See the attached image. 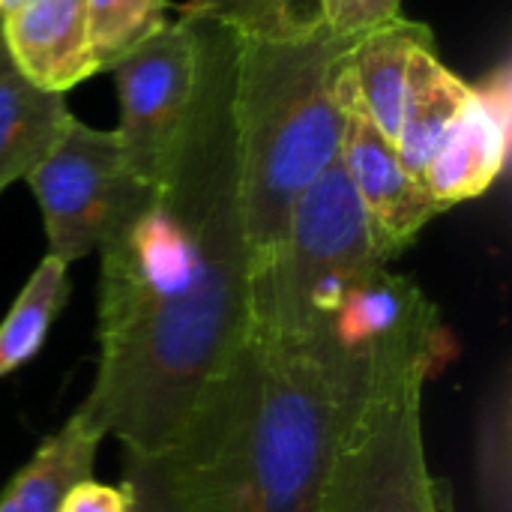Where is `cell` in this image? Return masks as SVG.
<instances>
[{
	"instance_id": "obj_14",
	"label": "cell",
	"mask_w": 512,
	"mask_h": 512,
	"mask_svg": "<svg viewBox=\"0 0 512 512\" xmlns=\"http://www.w3.org/2000/svg\"><path fill=\"white\" fill-rule=\"evenodd\" d=\"M471 90L474 84L441 63L438 48H423L414 54L402 96L399 132L393 138V147L408 174L417 180L423 177L444 132L471 99Z\"/></svg>"
},
{
	"instance_id": "obj_18",
	"label": "cell",
	"mask_w": 512,
	"mask_h": 512,
	"mask_svg": "<svg viewBox=\"0 0 512 512\" xmlns=\"http://www.w3.org/2000/svg\"><path fill=\"white\" fill-rule=\"evenodd\" d=\"M168 0H87V39L96 72H111L129 51L159 33Z\"/></svg>"
},
{
	"instance_id": "obj_16",
	"label": "cell",
	"mask_w": 512,
	"mask_h": 512,
	"mask_svg": "<svg viewBox=\"0 0 512 512\" xmlns=\"http://www.w3.org/2000/svg\"><path fill=\"white\" fill-rule=\"evenodd\" d=\"M69 300V267L45 255L0 321V381L27 366L45 345Z\"/></svg>"
},
{
	"instance_id": "obj_20",
	"label": "cell",
	"mask_w": 512,
	"mask_h": 512,
	"mask_svg": "<svg viewBox=\"0 0 512 512\" xmlns=\"http://www.w3.org/2000/svg\"><path fill=\"white\" fill-rule=\"evenodd\" d=\"M318 15L333 33L345 39H357L399 18L402 0H318Z\"/></svg>"
},
{
	"instance_id": "obj_19",
	"label": "cell",
	"mask_w": 512,
	"mask_h": 512,
	"mask_svg": "<svg viewBox=\"0 0 512 512\" xmlns=\"http://www.w3.org/2000/svg\"><path fill=\"white\" fill-rule=\"evenodd\" d=\"M177 18L186 24H219L237 36H273L297 27L306 15L297 0H186Z\"/></svg>"
},
{
	"instance_id": "obj_6",
	"label": "cell",
	"mask_w": 512,
	"mask_h": 512,
	"mask_svg": "<svg viewBox=\"0 0 512 512\" xmlns=\"http://www.w3.org/2000/svg\"><path fill=\"white\" fill-rule=\"evenodd\" d=\"M24 180L42 210L48 255L66 267L114 240L153 195L129 168L117 132L93 129L72 114Z\"/></svg>"
},
{
	"instance_id": "obj_11",
	"label": "cell",
	"mask_w": 512,
	"mask_h": 512,
	"mask_svg": "<svg viewBox=\"0 0 512 512\" xmlns=\"http://www.w3.org/2000/svg\"><path fill=\"white\" fill-rule=\"evenodd\" d=\"M3 42L15 69L42 90L69 93L96 75L87 0H18L3 12Z\"/></svg>"
},
{
	"instance_id": "obj_7",
	"label": "cell",
	"mask_w": 512,
	"mask_h": 512,
	"mask_svg": "<svg viewBox=\"0 0 512 512\" xmlns=\"http://www.w3.org/2000/svg\"><path fill=\"white\" fill-rule=\"evenodd\" d=\"M198 72L195 24L168 21L159 33L111 66L120 102L117 141L129 168L147 186L168 171L186 126Z\"/></svg>"
},
{
	"instance_id": "obj_10",
	"label": "cell",
	"mask_w": 512,
	"mask_h": 512,
	"mask_svg": "<svg viewBox=\"0 0 512 512\" xmlns=\"http://www.w3.org/2000/svg\"><path fill=\"white\" fill-rule=\"evenodd\" d=\"M441 333L447 330L438 306L417 282L390 273L387 264L372 267L345 291L330 324L333 345L360 360H369L387 348L426 342Z\"/></svg>"
},
{
	"instance_id": "obj_22",
	"label": "cell",
	"mask_w": 512,
	"mask_h": 512,
	"mask_svg": "<svg viewBox=\"0 0 512 512\" xmlns=\"http://www.w3.org/2000/svg\"><path fill=\"white\" fill-rule=\"evenodd\" d=\"M57 512H132V492L126 483L108 486L87 477L66 492Z\"/></svg>"
},
{
	"instance_id": "obj_2",
	"label": "cell",
	"mask_w": 512,
	"mask_h": 512,
	"mask_svg": "<svg viewBox=\"0 0 512 512\" xmlns=\"http://www.w3.org/2000/svg\"><path fill=\"white\" fill-rule=\"evenodd\" d=\"M369 360L243 327L162 456L171 512H318Z\"/></svg>"
},
{
	"instance_id": "obj_3",
	"label": "cell",
	"mask_w": 512,
	"mask_h": 512,
	"mask_svg": "<svg viewBox=\"0 0 512 512\" xmlns=\"http://www.w3.org/2000/svg\"><path fill=\"white\" fill-rule=\"evenodd\" d=\"M354 39L321 15L273 36H237L234 120L249 276L282 243L294 204L339 159V75Z\"/></svg>"
},
{
	"instance_id": "obj_8",
	"label": "cell",
	"mask_w": 512,
	"mask_h": 512,
	"mask_svg": "<svg viewBox=\"0 0 512 512\" xmlns=\"http://www.w3.org/2000/svg\"><path fill=\"white\" fill-rule=\"evenodd\" d=\"M339 99H342V114H345L339 156L357 192V201L366 213L375 249L390 264L444 210L423 189V183L405 171L393 141L369 117L354 87V78L348 72V63L342 66V75H339Z\"/></svg>"
},
{
	"instance_id": "obj_12",
	"label": "cell",
	"mask_w": 512,
	"mask_h": 512,
	"mask_svg": "<svg viewBox=\"0 0 512 512\" xmlns=\"http://www.w3.org/2000/svg\"><path fill=\"white\" fill-rule=\"evenodd\" d=\"M105 429L81 402L72 417L51 432L30 462L6 483L0 495V512H57L66 492L93 477V462L99 444L105 441Z\"/></svg>"
},
{
	"instance_id": "obj_9",
	"label": "cell",
	"mask_w": 512,
	"mask_h": 512,
	"mask_svg": "<svg viewBox=\"0 0 512 512\" xmlns=\"http://www.w3.org/2000/svg\"><path fill=\"white\" fill-rule=\"evenodd\" d=\"M512 87L510 66L474 84L471 99L444 132L420 183L447 213L462 201L486 195L507 168L510 156Z\"/></svg>"
},
{
	"instance_id": "obj_4",
	"label": "cell",
	"mask_w": 512,
	"mask_h": 512,
	"mask_svg": "<svg viewBox=\"0 0 512 512\" xmlns=\"http://www.w3.org/2000/svg\"><path fill=\"white\" fill-rule=\"evenodd\" d=\"M447 333L378 351L339 426L318 512H456L450 486L429 471L423 384Z\"/></svg>"
},
{
	"instance_id": "obj_13",
	"label": "cell",
	"mask_w": 512,
	"mask_h": 512,
	"mask_svg": "<svg viewBox=\"0 0 512 512\" xmlns=\"http://www.w3.org/2000/svg\"><path fill=\"white\" fill-rule=\"evenodd\" d=\"M423 48H435V33L405 15L357 36L348 48L345 63L354 78V87L369 117L390 141L399 132L408 66Z\"/></svg>"
},
{
	"instance_id": "obj_1",
	"label": "cell",
	"mask_w": 512,
	"mask_h": 512,
	"mask_svg": "<svg viewBox=\"0 0 512 512\" xmlns=\"http://www.w3.org/2000/svg\"><path fill=\"white\" fill-rule=\"evenodd\" d=\"M195 39V96L168 171L99 249V366L84 402L129 459L168 453L249 309L237 33L201 21Z\"/></svg>"
},
{
	"instance_id": "obj_21",
	"label": "cell",
	"mask_w": 512,
	"mask_h": 512,
	"mask_svg": "<svg viewBox=\"0 0 512 512\" xmlns=\"http://www.w3.org/2000/svg\"><path fill=\"white\" fill-rule=\"evenodd\" d=\"M126 486L132 492V512H171L165 462L159 459H129L126 456Z\"/></svg>"
},
{
	"instance_id": "obj_23",
	"label": "cell",
	"mask_w": 512,
	"mask_h": 512,
	"mask_svg": "<svg viewBox=\"0 0 512 512\" xmlns=\"http://www.w3.org/2000/svg\"><path fill=\"white\" fill-rule=\"evenodd\" d=\"M6 57V42H3V12H0V60Z\"/></svg>"
},
{
	"instance_id": "obj_17",
	"label": "cell",
	"mask_w": 512,
	"mask_h": 512,
	"mask_svg": "<svg viewBox=\"0 0 512 512\" xmlns=\"http://www.w3.org/2000/svg\"><path fill=\"white\" fill-rule=\"evenodd\" d=\"M474 486L480 512H512V378L501 366L474 423Z\"/></svg>"
},
{
	"instance_id": "obj_5",
	"label": "cell",
	"mask_w": 512,
	"mask_h": 512,
	"mask_svg": "<svg viewBox=\"0 0 512 512\" xmlns=\"http://www.w3.org/2000/svg\"><path fill=\"white\" fill-rule=\"evenodd\" d=\"M381 264L339 156L294 204L276 252L252 270L246 324L276 336H330L345 291Z\"/></svg>"
},
{
	"instance_id": "obj_24",
	"label": "cell",
	"mask_w": 512,
	"mask_h": 512,
	"mask_svg": "<svg viewBox=\"0 0 512 512\" xmlns=\"http://www.w3.org/2000/svg\"><path fill=\"white\" fill-rule=\"evenodd\" d=\"M18 0H0V12H9Z\"/></svg>"
},
{
	"instance_id": "obj_15",
	"label": "cell",
	"mask_w": 512,
	"mask_h": 512,
	"mask_svg": "<svg viewBox=\"0 0 512 512\" xmlns=\"http://www.w3.org/2000/svg\"><path fill=\"white\" fill-rule=\"evenodd\" d=\"M69 114L66 93L27 81L9 54L0 60V192L48 156Z\"/></svg>"
}]
</instances>
